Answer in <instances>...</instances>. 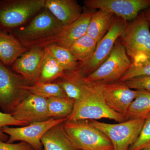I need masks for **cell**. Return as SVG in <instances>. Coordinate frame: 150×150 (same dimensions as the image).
<instances>
[{
  "label": "cell",
  "instance_id": "obj_1",
  "mask_svg": "<svg viewBox=\"0 0 150 150\" xmlns=\"http://www.w3.org/2000/svg\"><path fill=\"white\" fill-rule=\"evenodd\" d=\"M83 94L75 101L72 112L67 121L96 120L107 118L121 123L126 121L124 116L111 109L103 96L102 84L88 81L84 75L82 80Z\"/></svg>",
  "mask_w": 150,
  "mask_h": 150
},
{
  "label": "cell",
  "instance_id": "obj_2",
  "mask_svg": "<svg viewBox=\"0 0 150 150\" xmlns=\"http://www.w3.org/2000/svg\"><path fill=\"white\" fill-rule=\"evenodd\" d=\"M63 28V25L44 8L26 25L10 33L27 49L44 48L56 43Z\"/></svg>",
  "mask_w": 150,
  "mask_h": 150
},
{
  "label": "cell",
  "instance_id": "obj_3",
  "mask_svg": "<svg viewBox=\"0 0 150 150\" xmlns=\"http://www.w3.org/2000/svg\"><path fill=\"white\" fill-rule=\"evenodd\" d=\"M150 23L139 14L137 18L127 22L123 34L118 38L124 46L133 65L150 61Z\"/></svg>",
  "mask_w": 150,
  "mask_h": 150
},
{
  "label": "cell",
  "instance_id": "obj_4",
  "mask_svg": "<svg viewBox=\"0 0 150 150\" xmlns=\"http://www.w3.org/2000/svg\"><path fill=\"white\" fill-rule=\"evenodd\" d=\"M62 127L77 150H113L108 137L93 126L89 120H67L62 123Z\"/></svg>",
  "mask_w": 150,
  "mask_h": 150
},
{
  "label": "cell",
  "instance_id": "obj_5",
  "mask_svg": "<svg viewBox=\"0 0 150 150\" xmlns=\"http://www.w3.org/2000/svg\"><path fill=\"white\" fill-rule=\"evenodd\" d=\"M45 1H0V30L10 32L22 27L44 8Z\"/></svg>",
  "mask_w": 150,
  "mask_h": 150
},
{
  "label": "cell",
  "instance_id": "obj_6",
  "mask_svg": "<svg viewBox=\"0 0 150 150\" xmlns=\"http://www.w3.org/2000/svg\"><path fill=\"white\" fill-rule=\"evenodd\" d=\"M147 116L126 120L116 124L96 120L89 121L93 126L108 137L113 150H128L139 137Z\"/></svg>",
  "mask_w": 150,
  "mask_h": 150
},
{
  "label": "cell",
  "instance_id": "obj_7",
  "mask_svg": "<svg viewBox=\"0 0 150 150\" xmlns=\"http://www.w3.org/2000/svg\"><path fill=\"white\" fill-rule=\"evenodd\" d=\"M132 65L124 46L118 39L105 62L86 78L91 81L100 83L118 82Z\"/></svg>",
  "mask_w": 150,
  "mask_h": 150
},
{
  "label": "cell",
  "instance_id": "obj_8",
  "mask_svg": "<svg viewBox=\"0 0 150 150\" xmlns=\"http://www.w3.org/2000/svg\"><path fill=\"white\" fill-rule=\"evenodd\" d=\"M29 85L23 78L11 71L0 61V108L11 113L29 93L25 86Z\"/></svg>",
  "mask_w": 150,
  "mask_h": 150
},
{
  "label": "cell",
  "instance_id": "obj_9",
  "mask_svg": "<svg viewBox=\"0 0 150 150\" xmlns=\"http://www.w3.org/2000/svg\"><path fill=\"white\" fill-rule=\"evenodd\" d=\"M67 120V118H50L45 121L30 123L20 127L4 126L2 131L8 137V143L23 142L35 150H40L42 148L41 140L44 134L52 127Z\"/></svg>",
  "mask_w": 150,
  "mask_h": 150
},
{
  "label": "cell",
  "instance_id": "obj_10",
  "mask_svg": "<svg viewBox=\"0 0 150 150\" xmlns=\"http://www.w3.org/2000/svg\"><path fill=\"white\" fill-rule=\"evenodd\" d=\"M127 22L115 16L109 31L97 44L95 51L91 59L80 66L86 76L93 73L108 59L115 42L124 32Z\"/></svg>",
  "mask_w": 150,
  "mask_h": 150
},
{
  "label": "cell",
  "instance_id": "obj_11",
  "mask_svg": "<svg viewBox=\"0 0 150 150\" xmlns=\"http://www.w3.org/2000/svg\"><path fill=\"white\" fill-rule=\"evenodd\" d=\"M86 8L103 10L126 21L137 18L141 11L150 7V0H86Z\"/></svg>",
  "mask_w": 150,
  "mask_h": 150
},
{
  "label": "cell",
  "instance_id": "obj_12",
  "mask_svg": "<svg viewBox=\"0 0 150 150\" xmlns=\"http://www.w3.org/2000/svg\"><path fill=\"white\" fill-rule=\"evenodd\" d=\"M10 114L16 120L25 122L28 125L50 118L48 115L47 99L29 93Z\"/></svg>",
  "mask_w": 150,
  "mask_h": 150
},
{
  "label": "cell",
  "instance_id": "obj_13",
  "mask_svg": "<svg viewBox=\"0 0 150 150\" xmlns=\"http://www.w3.org/2000/svg\"><path fill=\"white\" fill-rule=\"evenodd\" d=\"M101 84L106 104L112 110L125 117L130 105L138 96L139 91L129 88L123 83Z\"/></svg>",
  "mask_w": 150,
  "mask_h": 150
},
{
  "label": "cell",
  "instance_id": "obj_14",
  "mask_svg": "<svg viewBox=\"0 0 150 150\" xmlns=\"http://www.w3.org/2000/svg\"><path fill=\"white\" fill-rule=\"evenodd\" d=\"M44 55V48L28 49L14 62L13 69L29 85L35 83L39 79Z\"/></svg>",
  "mask_w": 150,
  "mask_h": 150
},
{
  "label": "cell",
  "instance_id": "obj_15",
  "mask_svg": "<svg viewBox=\"0 0 150 150\" xmlns=\"http://www.w3.org/2000/svg\"><path fill=\"white\" fill-rule=\"evenodd\" d=\"M44 8L63 26L76 21L83 12L82 8L75 0H46Z\"/></svg>",
  "mask_w": 150,
  "mask_h": 150
},
{
  "label": "cell",
  "instance_id": "obj_16",
  "mask_svg": "<svg viewBox=\"0 0 150 150\" xmlns=\"http://www.w3.org/2000/svg\"><path fill=\"white\" fill-rule=\"evenodd\" d=\"M95 10L87 9L78 19L71 24L64 26L56 44L69 49L73 43L86 34L89 23Z\"/></svg>",
  "mask_w": 150,
  "mask_h": 150
},
{
  "label": "cell",
  "instance_id": "obj_17",
  "mask_svg": "<svg viewBox=\"0 0 150 150\" xmlns=\"http://www.w3.org/2000/svg\"><path fill=\"white\" fill-rule=\"evenodd\" d=\"M27 50L11 33L0 30V61L4 65L11 66Z\"/></svg>",
  "mask_w": 150,
  "mask_h": 150
},
{
  "label": "cell",
  "instance_id": "obj_18",
  "mask_svg": "<svg viewBox=\"0 0 150 150\" xmlns=\"http://www.w3.org/2000/svg\"><path fill=\"white\" fill-rule=\"evenodd\" d=\"M115 16L103 10L95 11L89 23L87 35L98 43L109 31Z\"/></svg>",
  "mask_w": 150,
  "mask_h": 150
},
{
  "label": "cell",
  "instance_id": "obj_19",
  "mask_svg": "<svg viewBox=\"0 0 150 150\" xmlns=\"http://www.w3.org/2000/svg\"><path fill=\"white\" fill-rule=\"evenodd\" d=\"M84 75L81 68L76 71H66L56 82L61 87L66 96L75 102L82 95V80Z\"/></svg>",
  "mask_w": 150,
  "mask_h": 150
},
{
  "label": "cell",
  "instance_id": "obj_20",
  "mask_svg": "<svg viewBox=\"0 0 150 150\" xmlns=\"http://www.w3.org/2000/svg\"><path fill=\"white\" fill-rule=\"evenodd\" d=\"M62 123H60L44 134L41 142L43 150H77L65 134Z\"/></svg>",
  "mask_w": 150,
  "mask_h": 150
},
{
  "label": "cell",
  "instance_id": "obj_21",
  "mask_svg": "<svg viewBox=\"0 0 150 150\" xmlns=\"http://www.w3.org/2000/svg\"><path fill=\"white\" fill-rule=\"evenodd\" d=\"M44 50L45 55L38 82H53L63 76L66 71L54 59L47 47L44 48Z\"/></svg>",
  "mask_w": 150,
  "mask_h": 150
},
{
  "label": "cell",
  "instance_id": "obj_22",
  "mask_svg": "<svg viewBox=\"0 0 150 150\" xmlns=\"http://www.w3.org/2000/svg\"><path fill=\"white\" fill-rule=\"evenodd\" d=\"M97 43L86 34L73 43L69 50L75 59L82 66L91 59Z\"/></svg>",
  "mask_w": 150,
  "mask_h": 150
},
{
  "label": "cell",
  "instance_id": "obj_23",
  "mask_svg": "<svg viewBox=\"0 0 150 150\" xmlns=\"http://www.w3.org/2000/svg\"><path fill=\"white\" fill-rule=\"evenodd\" d=\"M138 91V96L130 105L124 117L126 121L146 117L150 113V92Z\"/></svg>",
  "mask_w": 150,
  "mask_h": 150
},
{
  "label": "cell",
  "instance_id": "obj_24",
  "mask_svg": "<svg viewBox=\"0 0 150 150\" xmlns=\"http://www.w3.org/2000/svg\"><path fill=\"white\" fill-rule=\"evenodd\" d=\"M74 101L67 97H55L47 99V107L50 118H67L74 108Z\"/></svg>",
  "mask_w": 150,
  "mask_h": 150
},
{
  "label": "cell",
  "instance_id": "obj_25",
  "mask_svg": "<svg viewBox=\"0 0 150 150\" xmlns=\"http://www.w3.org/2000/svg\"><path fill=\"white\" fill-rule=\"evenodd\" d=\"M46 47L65 71H76L80 68V64L75 59L69 49L63 48L56 43Z\"/></svg>",
  "mask_w": 150,
  "mask_h": 150
},
{
  "label": "cell",
  "instance_id": "obj_26",
  "mask_svg": "<svg viewBox=\"0 0 150 150\" xmlns=\"http://www.w3.org/2000/svg\"><path fill=\"white\" fill-rule=\"evenodd\" d=\"M25 89L29 93L42 97L46 99L55 97H67L61 87L56 82L35 83L27 85Z\"/></svg>",
  "mask_w": 150,
  "mask_h": 150
},
{
  "label": "cell",
  "instance_id": "obj_27",
  "mask_svg": "<svg viewBox=\"0 0 150 150\" xmlns=\"http://www.w3.org/2000/svg\"><path fill=\"white\" fill-rule=\"evenodd\" d=\"M150 147V113L147 116L139 137L128 150H143Z\"/></svg>",
  "mask_w": 150,
  "mask_h": 150
},
{
  "label": "cell",
  "instance_id": "obj_28",
  "mask_svg": "<svg viewBox=\"0 0 150 150\" xmlns=\"http://www.w3.org/2000/svg\"><path fill=\"white\" fill-rule=\"evenodd\" d=\"M144 76H150V61L141 65H132L118 82H124L133 78Z\"/></svg>",
  "mask_w": 150,
  "mask_h": 150
},
{
  "label": "cell",
  "instance_id": "obj_29",
  "mask_svg": "<svg viewBox=\"0 0 150 150\" xmlns=\"http://www.w3.org/2000/svg\"><path fill=\"white\" fill-rule=\"evenodd\" d=\"M28 125L25 122L18 121L13 117L10 113L0 111V141L7 142L8 137L2 131L3 127L9 126H25Z\"/></svg>",
  "mask_w": 150,
  "mask_h": 150
},
{
  "label": "cell",
  "instance_id": "obj_30",
  "mask_svg": "<svg viewBox=\"0 0 150 150\" xmlns=\"http://www.w3.org/2000/svg\"><path fill=\"white\" fill-rule=\"evenodd\" d=\"M123 83L131 89L150 92V76L138 77Z\"/></svg>",
  "mask_w": 150,
  "mask_h": 150
},
{
  "label": "cell",
  "instance_id": "obj_31",
  "mask_svg": "<svg viewBox=\"0 0 150 150\" xmlns=\"http://www.w3.org/2000/svg\"><path fill=\"white\" fill-rule=\"evenodd\" d=\"M0 150H35L29 144L23 142L13 144L0 141Z\"/></svg>",
  "mask_w": 150,
  "mask_h": 150
},
{
  "label": "cell",
  "instance_id": "obj_32",
  "mask_svg": "<svg viewBox=\"0 0 150 150\" xmlns=\"http://www.w3.org/2000/svg\"><path fill=\"white\" fill-rule=\"evenodd\" d=\"M142 13L145 17V18L150 23V7Z\"/></svg>",
  "mask_w": 150,
  "mask_h": 150
},
{
  "label": "cell",
  "instance_id": "obj_33",
  "mask_svg": "<svg viewBox=\"0 0 150 150\" xmlns=\"http://www.w3.org/2000/svg\"><path fill=\"white\" fill-rule=\"evenodd\" d=\"M143 150H150V147L147 148V149H145Z\"/></svg>",
  "mask_w": 150,
  "mask_h": 150
}]
</instances>
